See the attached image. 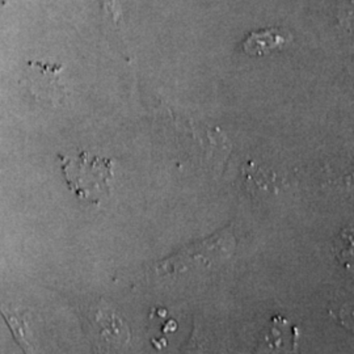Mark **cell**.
<instances>
[{"mask_svg":"<svg viewBox=\"0 0 354 354\" xmlns=\"http://www.w3.org/2000/svg\"><path fill=\"white\" fill-rule=\"evenodd\" d=\"M67 187L77 198L93 205L111 196L113 181V160L80 151L76 156L59 155Z\"/></svg>","mask_w":354,"mask_h":354,"instance_id":"obj_1","label":"cell"},{"mask_svg":"<svg viewBox=\"0 0 354 354\" xmlns=\"http://www.w3.org/2000/svg\"><path fill=\"white\" fill-rule=\"evenodd\" d=\"M183 354H203L201 346L197 342V337L194 335V330H193V335H190L189 340L183 346Z\"/></svg>","mask_w":354,"mask_h":354,"instance_id":"obj_7","label":"cell"},{"mask_svg":"<svg viewBox=\"0 0 354 354\" xmlns=\"http://www.w3.org/2000/svg\"><path fill=\"white\" fill-rule=\"evenodd\" d=\"M291 35L279 28H266L252 32L243 42V50L247 55L263 57L272 51L279 50L289 45Z\"/></svg>","mask_w":354,"mask_h":354,"instance_id":"obj_5","label":"cell"},{"mask_svg":"<svg viewBox=\"0 0 354 354\" xmlns=\"http://www.w3.org/2000/svg\"><path fill=\"white\" fill-rule=\"evenodd\" d=\"M86 322L95 353L120 354L130 344L127 322L102 301L89 307Z\"/></svg>","mask_w":354,"mask_h":354,"instance_id":"obj_2","label":"cell"},{"mask_svg":"<svg viewBox=\"0 0 354 354\" xmlns=\"http://www.w3.org/2000/svg\"><path fill=\"white\" fill-rule=\"evenodd\" d=\"M254 354H299L298 329L285 317H272L269 327L259 340Z\"/></svg>","mask_w":354,"mask_h":354,"instance_id":"obj_4","label":"cell"},{"mask_svg":"<svg viewBox=\"0 0 354 354\" xmlns=\"http://www.w3.org/2000/svg\"><path fill=\"white\" fill-rule=\"evenodd\" d=\"M12 0H0V8H3V7H6L7 4H10Z\"/></svg>","mask_w":354,"mask_h":354,"instance_id":"obj_8","label":"cell"},{"mask_svg":"<svg viewBox=\"0 0 354 354\" xmlns=\"http://www.w3.org/2000/svg\"><path fill=\"white\" fill-rule=\"evenodd\" d=\"M64 64L30 59L26 64L21 84L39 105L57 108L66 102L67 89L62 82Z\"/></svg>","mask_w":354,"mask_h":354,"instance_id":"obj_3","label":"cell"},{"mask_svg":"<svg viewBox=\"0 0 354 354\" xmlns=\"http://www.w3.org/2000/svg\"><path fill=\"white\" fill-rule=\"evenodd\" d=\"M0 315L4 317L7 326L12 332L15 342L19 344L23 353L36 354V346L26 320V311L12 304L0 302Z\"/></svg>","mask_w":354,"mask_h":354,"instance_id":"obj_6","label":"cell"}]
</instances>
